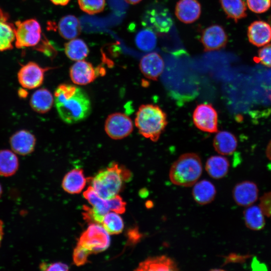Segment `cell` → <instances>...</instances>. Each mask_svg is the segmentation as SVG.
Masks as SVG:
<instances>
[{
  "label": "cell",
  "instance_id": "cell-2",
  "mask_svg": "<svg viewBox=\"0 0 271 271\" xmlns=\"http://www.w3.org/2000/svg\"><path fill=\"white\" fill-rule=\"evenodd\" d=\"M134 123L141 135L156 142L165 130L168 121L166 113L159 106L147 104L139 108Z\"/></svg>",
  "mask_w": 271,
  "mask_h": 271
},
{
  "label": "cell",
  "instance_id": "cell-42",
  "mask_svg": "<svg viewBox=\"0 0 271 271\" xmlns=\"http://www.w3.org/2000/svg\"><path fill=\"white\" fill-rule=\"evenodd\" d=\"M266 155L267 158L271 160V141L268 143L266 149Z\"/></svg>",
  "mask_w": 271,
  "mask_h": 271
},
{
  "label": "cell",
  "instance_id": "cell-26",
  "mask_svg": "<svg viewBox=\"0 0 271 271\" xmlns=\"http://www.w3.org/2000/svg\"><path fill=\"white\" fill-rule=\"evenodd\" d=\"M264 216L259 205L246 207L243 211L245 225L252 230L258 231L264 228L265 224Z\"/></svg>",
  "mask_w": 271,
  "mask_h": 271
},
{
  "label": "cell",
  "instance_id": "cell-12",
  "mask_svg": "<svg viewBox=\"0 0 271 271\" xmlns=\"http://www.w3.org/2000/svg\"><path fill=\"white\" fill-rule=\"evenodd\" d=\"M200 41L204 51L208 52L224 48L227 43L228 37L222 26L213 25L202 31Z\"/></svg>",
  "mask_w": 271,
  "mask_h": 271
},
{
  "label": "cell",
  "instance_id": "cell-20",
  "mask_svg": "<svg viewBox=\"0 0 271 271\" xmlns=\"http://www.w3.org/2000/svg\"><path fill=\"white\" fill-rule=\"evenodd\" d=\"M177 263L172 258L165 255L149 257L140 263L137 270L141 271H176Z\"/></svg>",
  "mask_w": 271,
  "mask_h": 271
},
{
  "label": "cell",
  "instance_id": "cell-29",
  "mask_svg": "<svg viewBox=\"0 0 271 271\" xmlns=\"http://www.w3.org/2000/svg\"><path fill=\"white\" fill-rule=\"evenodd\" d=\"M220 3L227 17L235 23L246 17V7L243 0H220Z\"/></svg>",
  "mask_w": 271,
  "mask_h": 271
},
{
  "label": "cell",
  "instance_id": "cell-36",
  "mask_svg": "<svg viewBox=\"0 0 271 271\" xmlns=\"http://www.w3.org/2000/svg\"><path fill=\"white\" fill-rule=\"evenodd\" d=\"M91 252L87 249L77 244L73 254L74 263L77 266L82 265L88 262V257Z\"/></svg>",
  "mask_w": 271,
  "mask_h": 271
},
{
  "label": "cell",
  "instance_id": "cell-43",
  "mask_svg": "<svg viewBox=\"0 0 271 271\" xmlns=\"http://www.w3.org/2000/svg\"><path fill=\"white\" fill-rule=\"evenodd\" d=\"M18 94L20 97L25 98L27 96L28 92L24 89H21L19 90Z\"/></svg>",
  "mask_w": 271,
  "mask_h": 271
},
{
  "label": "cell",
  "instance_id": "cell-15",
  "mask_svg": "<svg viewBox=\"0 0 271 271\" xmlns=\"http://www.w3.org/2000/svg\"><path fill=\"white\" fill-rule=\"evenodd\" d=\"M36 142L35 136L25 129L16 131L10 139V144L13 151L22 156L32 153L34 150Z\"/></svg>",
  "mask_w": 271,
  "mask_h": 271
},
{
  "label": "cell",
  "instance_id": "cell-40",
  "mask_svg": "<svg viewBox=\"0 0 271 271\" xmlns=\"http://www.w3.org/2000/svg\"><path fill=\"white\" fill-rule=\"evenodd\" d=\"M70 0H50L55 5L64 6L68 4Z\"/></svg>",
  "mask_w": 271,
  "mask_h": 271
},
{
  "label": "cell",
  "instance_id": "cell-25",
  "mask_svg": "<svg viewBox=\"0 0 271 271\" xmlns=\"http://www.w3.org/2000/svg\"><path fill=\"white\" fill-rule=\"evenodd\" d=\"M229 163L228 159L222 156H213L206 162L205 170L212 178L219 179L224 177L228 173Z\"/></svg>",
  "mask_w": 271,
  "mask_h": 271
},
{
  "label": "cell",
  "instance_id": "cell-21",
  "mask_svg": "<svg viewBox=\"0 0 271 271\" xmlns=\"http://www.w3.org/2000/svg\"><path fill=\"white\" fill-rule=\"evenodd\" d=\"M192 189V196L196 203L206 205L213 201L216 194L214 185L209 181L202 180L196 182Z\"/></svg>",
  "mask_w": 271,
  "mask_h": 271
},
{
  "label": "cell",
  "instance_id": "cell-31",
  "mask_svg": "<svg viewBox=\"0 0 271 271\" xmlns=\"http://www.w3.org/2000/svg\"><path fill=\"white\" fill-rule=\"evenodd\" d=\"M103 227L109 234H118L123 229L124 224L121 217L115 212H108L102 221Z\"/></svg>",
  "mask_w": 271,
  "mask_h": 271
},
{
  "label": "cell",
  "instance_id": "cell-28",
  "mask_svg": "<svg viewBox=\"0 0 271 271\" xmlns=\"http://www.w3.org/2000/svg\"><path fill=\"white\" fill-rule=\"evenodd\" d=\"M19 162L16 153L9 150H0V176L9 177L18 171Z\"/></svg>",
  "mask_w": 271,
  "mask_h": 271
},
{
  "label": "cell",
  "instance_id": "cell-16",
  "mask_svg": "<svg viewBox=\"0 0 271 271\" xmlns=\"http://www.w3.org/2000/svg\"><path fill=\"white\" fill-rule=\"evenodd\" d=\"M139 67L146 77L157 80L163 72L165 64L163 58L158 53L152 52L142 57Z\"/></svg>",
  "mask_w": 271,
  "mask_h": 271
},
{
  "label": "cell",
  "instance_id": "cell-1",
  "mask_svg": "<svg viewBox=\"0 0 271 271\" xmlns=\"http://www.w3.org/2000/svg\"><path fill=\"white\" fill-rule=\"evenodd\" d=\"M54 99L60 117L68 124L81 121L88 117L91 110L87 94L75 85H59L55 91Z\"/></svg>",
  "mask_w": 271,
  "mask_h": 271
},
{
  "label": "cell",
  "instance_id": "cell-17",
  "mask_svg": "<svg viewBox=\"0 0 271 271\" xmlns=\"http://www.w3.org/2000/svg\"><path fill=\"white\" fill-rule=\"evenodd\" d=\"M201 12V5L197 0H179L175 7L177 18L185 24L196 21L199 18Z\"/></svg>",
  "mask_w": 271,
  "mask_h": 271
},
{
  "label": "cell",
  "instance_id": "cell-8",
  "mask_svg": "<svg viewBox=\"0 0 271 271\" xmlns=\"http://www.w3.org/2000/svg\"><path fill=\"white\" fill-rule=\"evenodd\" d=\"M133 127L130 118L121 112H115L109 115L104 124L106 133L114 140H120L126 137L132 132Z\"/></svg>",
  "mask_w": 271,
  "mask_h": 271
},
{
  "label": "cell",
  "instance_id": "cell-5",
  "mask_svg": "<svg viewBox=\"0 0 271 271\" xmlns=\"http://www.w3.org/2000/svg\"><path fill=\"white\" fill-rule=\"evenodd\" d=\"M15 45L18 49L36 46L42 39V30L35 19L18 21L15 24Z\"/></svg>",
  "mask_w": 271,
  "mask_h": 271
},
{
  "label": "cell",
  "instance_id": "cell-23",
  "mask_svg": "<svg viewBox=\"0 0 271 271\" xmlns=\"http://www.w3.org/2000/svg\"><path fill=\"white\" fill-rule=\"evenodd\" d=\"M86 184V178L83 171L80 169H74L64 176L62 186L63 189L70 194H78L84 189Z\"/></svg>",
  "mask_w": 271,
  "mask_h": 271
},
{
  "label": "cell",
  "instance_id": "cell-22",
  "mask_svg": "<svg viewBox=\"0 0 271 271\" xmlns=\"http://www.w3.org/2000/svg\"><path fill=\"white\" fill-rule=\"evenodd\" d=\"M54 102V96L47 89L42 88L35 91L32 95L30 104L33 110L39 113L48 112Z\"/></svg>",
  "mask_w": 271,
  "mask_h": 271
},
{
  "label": "cell",
  "instance_id": "cell-33",
  "mask_svg": "<svg viewBox=\"0 0 271 271\" xmlns=\"http://www.w3.org/2000/svg\"><path fill=\"white\" fill-rule=\"evenodd\" d=\"M80 9L89 15H94L103 11L105 0H78Z\"/></svg>",
  "mask_w": 271,
  "mask_h": 271
},
{
  "label": "cell",
  "instance_id": "cell-37",
  "mask_svg": "<svg viewBox=\"0 0 271 271\" xmlns=\"http://www.w3.org/2000/svg\"><path fill=\"white\" fill-rule=\"evenodd\" d=\"M106 202L110 210L118 214H122L125 212L126 203L120 196L116 195L110 199H106Z\"/></svg>",
  "mask_w": 271,
  "mask_h": 271
},
{
  "label": "cell",
  "instance_id": "cell-24",
  "mask_svg": "<svg viewBox=\"0 0 271 271\" xmlns=\"http://www.w3.org/2000/svg\"><path fill=\"white\" fill-rule=\"evenodd\" d=\"M213 145L218 153L223 155H229L235 151L237 142L234 134L224 130L217 131L213 139Z\"/></svg>",
  "mask_w": 271,
  "mask_h": 271
},
{
  "label": "cell",
  "instance_id": "cell-18",
  "mask_svg": "<svg viewBox=\"0 0 271 271\" xmlns=\"http://www.w3.org/2000/svg\"><path fill=\"white\" fill-rule=\"evenodd\" d=\"M247 37L250 43L261 47L271 41V27L265 22L255 21L247 29Z\"/></svg>",
  "mask_w": 271,
  "mask_h": 271
},
{
  "label": "cell",
  "instance_id": "cell-32",
  "mask_svg": "<svg viewBox=\"0 0 271 271\" xmlns=\"http://www.w3.org/2000/svg\"><path fill=\"white\" fill-rule=\"evenodd\" d=\"M137 46L143 51H151L154 49L157 44L156 33L146 29L140 31L136 37Z\"/></svg>",
  "mask_w": 271,
  "mask_h": 271
},
{
  "label": "cell",
  "instance_id": "cell-38",
  "mask_svg": "<svg viewBox=\"0 0 271 271\" xmlns=\"http://www.w3.org/2000/svg\"><path fill=\"white\" fill-rule=\"evenodd\" d=\"M259 205L265 216L271 218V192L265 193L261 197Z\"/></svg>",
  "mask_w": 271,
  "mask_h": 271
},
{
  "label": "cell",
  "instance_id": "cell-14",
  "mask_svg": "<svg viewBox=\"0 0 271 271\" xmlns=\"http://www.w3.org/2000/svg\"><path fill=\"white\" fill-rule=\"evenodd\" d=\"M232 196L238 205L245 207L253 205L258 199V187L252 181L241 182L234 187Z\"/></svg>",
  "mask_w": 271,
  "mask_h": 271
},
{
  "label": "cell",
  "instance_id": "cell-27",
  "mask_svg": "<svg viewBox=\"0 0 271 271\" xmlns=\"http://www.w3.org/2000/svg\"><path fill=\"white\" fill-rule=\"evenodd\" d=\"M58 31L63 38L71 40L78 36L81 31V25L75 16L71 15L62 17L58 25Z\"/></svg>",
  "mask_w": 271,
  "mask_h": 271
},
{
  "label": "cell",
  "instance_id": "cell-19",
  "mask_svg": "<svg viewBox=\"0 0 271 271\" xmlns=\"http://www.w3.org/2000/svg\"><path fill=\"white\" fill-rule=\"evenodd\" d=\"M15 40V25L9 14L0 7V52L13 48Z\"/></svg>",
  "mask_w": 271,
  "mask_h": 271
},
{
  "label": "cell",
  "instance_id": "cell-41",
  "mask_svg": "<svg viewBox=\"0 0 271 271\" xmlns=\"http://www.w3.org/2000/svg\"><path fill=\"white\" fill-rule=\"evenodd\" d=\"M4 234V222L1 219H0V247L3 239Z\"/></svg>",
  "mask_w": 271,
  "mask_h": 271
},
{
  "label": "cell",
  "instance_id": "cell-4",
  "mask_svg": "<svg viewBox=\"0 0 271 271\" xmlns=\"http://www.w3.org/2000/svg\"><path fill=\"white\" fill-rule=\"evenodd\" d=\"M130 176L128 170L117 164L112 163L109 167L99 171L92 179V187L100 197L109 199L117 195L123 179Z\"/></svg>",
  "mask_w": 271,
  "mask_h": 271
},
{
  "label": "cell",
  "instance_id": "cell-6",
  "mask_svg": "<svg viewBox=\"0 0 271 271\" xmlns=\"http://www.w3.org/2000/svg\"><path fill=\"white\" fill-rule=\"evenodd\" d=\"M109 234L98 223H92L81 235L77 244L89 250L92 253H98L106 250L110 244Z\"/></svg>",
  "mask_w": 271,
  "mask_h": 271
},
{
  "label": "cell",
  "instance_id": "cell-39",
  "mask_svg": "<svg viewBox=\"0 0 271 271\" xmlns=\"http://www.w3.org/2000/svg\"><path fill=\"white\" fill-rule=\"evenodd\" d=\"M40 268L43 270L61 271L68 270L69 267L67 264L60 262H54L50 264L43 262L40 264Z\"/></svg>",
  "mask_w": 271,
  "mask_h": 271
},
{
  "label": "cell",
  "instance_id": "cell-35",
  "mask_svg": "<svg viewBox=\"0 0 271 271\" xmlns=\"http://www.w3.org/2000/svg\"><path fill=\"white\" fill-rule=\"evenodd\" d=\"M253 59L256 63L271 67V43L265 45L259 49L257 56Z\"/></svg>",
  "mask_w": 271,
  "mask_h": 271
},
{
  "label": "cell",
  "instance_id": "cell-7",
  "mask_svg": "<svg viewBox=\"0 0 271 271\" xmlns=\"http://www.w3.org/2000/svg\"><path fill=\"white\" fill-rule=\"evenodd\" d=\"M142 24L154 33H167L173 24L169 10L162 6H154L147 10L142 18Z\"/></svg>",
  "mask_w": 271,
  "mask_h": 271
},
{
  "label": "cell",
  "instance_id": "cell-9",
  "mask_svg": "<svg viewBox=\"0 0 271 271\" xmlns=\"http://www.w3.org/2000/svg\"><path fill=\"white\" fill-rule=\"evenodd\" d=\"M193 120L201 130L210 133L218 131V114L211 104L198 105L193 113Z\"/></svg>",
  "mask_w": 271,
  "mask_h": 271
},
{
  "label": "cell",
  "instance_id": "cell-30",
  "mask_svg": "<svg viewBox=\"0 0 271 271\" xmlns=\"http://www.w3.org/2000/svg\"><path fill=\"white\" fill-rule=\"evenodd\" d=\"M64 50L66 56L76 61L84 60L89 53L87 45L80 39H73L65 43Z\"/></svg>",
  "mask_w": 271,
  "mask_h": 271
},
{
  "label": "cell",
  "instance_id": "cell-13",
  "mask_svg": "<svg viewBox=\"0 0 271 271\" xmlns=\"http://www.w3.org/2000/svg\"><path fill=\"white\" fill-rule=\"evenodd\" d=\"M100 69L95 68L90 63L84 60L76 61L70 69L72 81L75 84L84 85L93 82L101 73Z\"/></svg>",
  "mask_w": 271,
  "mask_h": 271
},
{
  "label": "cell",
  "instance_id": "cell-44",
  "mask_svg": "<svg viewBox=\"0 0 271 271\" xmlns=\"http://www.w3.org/2000/svg\"><path fill=\"white\" fill-rule=\"evenodd\" d=\"M124 1L128 4L135 5L140 3L142 0H124Z\"/></svg>",
  "mask_w": 271,
  "mask_h": 271
},
{
  "label": "cell",
  "instance_id": "cell-3",
  "mask_svg": "<svg viewBox=\"0 0 271 271\" xmlns=\"http://www.w3.org/2000/svg\"><path fill=\"white\" fill-rule=\"evenodd\" d=\"M202 170L200 157L195 153H186L181 155L172 164L169 171V178L174 185L190 187L197 182Z\"/></svg>",
  "mask_w": 271,
  "mask_h": 271
},
{
  "label": "cell",
  "instance_id": "cell-10",
  "mask_svg": "<svg viewBox=\"0 0 271 271\" xmlns=\"http://www.w3.org/2000/svg\"><path fill=\"white\" fill-rule=\"evenodd\" d=\"M50 69L43 68L36 62H29L23 65L18 71V81L24 88L35 89L42 85L45 73Z\"/></svg>",
  "mask_w": 271,
  "mask_h": 271
},
{
  "label": "cell",
  "instance_id": "cell-34",
  "mask_svg": "<svg viewBox=\"0 0 271 271\" xmlns=\"http://www.w3.org/2000/svg\"><path fill=\"white\" fill-rule=\"evenodd\" d=\"M249 10L257 14L268 11L271 6V0H246Z\"/></svg>",
  "mask_w": 271,
  "mask_h": 271
},
{
  "label": "cell",
  "instance_id": "cell-45",
  "mask_svg": "<svg viewBox=\"0 0 271 271\" xmlns=\"http://www.w3.org/2000/svg\"><path fill=\"white\" fill-rule=\"evenodd\" d=\"M2 194H3V188H2V186L0 183V198L2 195Z\"/></svg>",
  "mask_w": 271,
  "mask_h": 271
},
{
  "label": "cell",
  "instance_id": "cell-11",
  "mask_svg": "<svg viewBox=\"0 0 271 271\" xmlns=\"http://www.w3.org/2000/svg\"><path fill=\"white\" fill-rule=\"evenodd\" d=\"M83 196L92 206V208L84 206V219L101 223L104 216L110 210L106 200L100 197L92 186L84 192Z\"/></svg>",
  "mask_w": 271,
  "mask_h": 271
}]
</instances>
